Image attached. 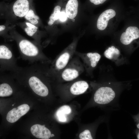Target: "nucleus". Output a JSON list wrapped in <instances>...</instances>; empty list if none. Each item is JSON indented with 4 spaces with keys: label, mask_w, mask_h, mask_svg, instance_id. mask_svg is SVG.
<instances>
[{
    "label": "nucleus",
    "mask_w": 139,
    "mask_h": 139,
    "mask_svg": "<svg viewBox=\"0 0 139 139\" xmlns=\"http://www.w3.org/2000/svg\"><path fill=\"white\" fill-rule=\"evenodd\" d=\"M9 31L10 38L16 42L22 59L32 64L38 63L50 64L51 59L43 53L37 44L24 38L11 28Z\"/></svg>",
    "instance_id": "1"
},
{
    "label": "nucleus",
    "mask_w": 139,
    "mask_h": 139,
    "mask_svg": "<svg viewBox=\"0 0 139 139\" xmlns=\"http://www.w3.org/2000/svg\"><path fill=\"white\" fill-rule=\"evenodd\" d=\"M76 43L73 42L52 61L48 71L51 79H55L74 57L76 52Z\"/></svg>",
    "instance_id": "2"
},
{
    "label": "nucleus",
    "mask_w": 139,
    "mask_h": 139,
    "mask_svg": "<svg viewBox=\"0 0 139 139\" xmlns=\"http://www.w3.org/2000/svg\"><path fill=\"white\" fill-rule=\"evenodd\" d=\"M19 67L11 47L6 44L0 45V72L12 73Z\"/></svg>",
    "instance_id": "3"
},
{
    "label": "nucleus",
    "mask_w": 139,
    "mask_h": 139,
    "mask_svg": "<svg viewBox=\"0 0 139 139\" xmlns=\"http://www.w3.org/2000/svg\"><path fill=\"white\" fill-rule=\"evenodd\" d=\"M75 56L72 58L55 79L60 81L70 82L78 78L83 69L79 57Z\"/></svg>",
    "instance_id": "4"
},
{
    "label": "nucleus",
    "mask_w": 139,
    "mask_h": 139,
    "mask_svg": "<svg viewBox=\"0 0 139 139\" xmlns=\"http://www.w3.org/2000/svg\"><path fill=\"white\" fill-rule=\"evenodd\" d=\"M115 94L111 88L102 87L98 89L95 92L94 99L97 103L104 105L110 103L114 98Z\"/></svg>",
    "instance_id": "5"
},
{
    "label": "nucleus",
    "mask_w": 139,
    "mask_h": 139,
    "mask_svg": "<svg viewBox=\"0 0 139 139\" xmlns=\"http://www.w3.org/2000/svg\"><path fill=\"white\" fill-rule=\"evenodd\" d=\"M33 0H16L10 6L13 14L19 18L24 17L32 4Z\"/></svg>",
    "instance_id": "6"
},
{
    "label": "nucleus",
    "mask_w": 139,
    "mask_h": 139,
    "mask_svg": "<svg viewBox=\"0 0 139 139\" xmlns=\"http://www.w3.org/2000/svg\"><path fill=\"white\" fill-rule=\"evenodd\" d=\"M14 77L10 73L0 72V97H6L11 95L13 90L7 81Z\"/></svg>",
    "instance_id": "7"
},
{
    "label": "nucleus",
    "mask_w": 139,
    "mask_h": 139,
    "mask_svg": "<svg viewBox=\"0 0 139 139\" xmlns=\"http://www.w3.org/2000/svg\"><path fill=\"white\" fill-rule=\"evenodd\" d=\"M30 109V107L27 104H24L21 105L8 112L6 116V120L10 123H15L25 114Z\"/></svg>",
    "instance_id": "8"
},
{
    "label": "nucleus",
    "mask_w": 139,
    "mask_h": 139,
    "mask_svg": "<svg viewBox=\"0 0 139 139\" xmlns=\"http://www.w3.org/2000/svg\"><path fill=\"white\" fill-rule=\"evenodd\" d=\"M139 37V30L136 27L130 26L126 30L125 32L123 33L120 37V41L123 44L128 45L134 40Z\"/></svg>",
    "instance_id": "9"
},
{
    "label": "nucleus",
    "mask_w": 139,
    "mask_h": 139,
    "mask_svg": "<svg viewBox=\"0 0 139 139\" xmlns=\"http://www.w3.org/2000/svg\"><path fill=\"white\" fill-rule=\"evenodd\" d=\"M116 15L115 11L112 9H108L103 12L98 19L97 26L98 29L103 30L106 28L109 20Z\"/></svg>",
    "instance_id": "10"
},
{
    "label": "nucleus",
    "mask_w": 139,
    "mask_h": 139,
    "mask_svg": "<svg viewBox=\"0 0 139 139\" xmlns=\"http://www.w3.org/2000/svg\"><path fill=\"white\" fill-rule=\"evenodd\" d=\"M30 131L32 135L38 138L49 139L51 137V132L45 125L35 124L31 127Z\"/></svg>",
    "instance_id": "11"
},
{
    "label": "nucleus",
    "mask_w": 139,
    "mask_h": 139,
    "mask_svg": "<svg viewBox=\"0 0 139 139\" xmlns=\"http://www.w3.org/2000/svg\"><path fill=\"white\" fill-rule=\"evenodd\" d=\"M89 87L87 82L84 81L78 80L73 82L69 88V91L72 94L77 95L84 93Z\"/></svg>",
    "instance_id": "12"
},
{
    "label": "nucleus",
    "mask_w": 139,
    "mask_h": 139,
    "mask_svg": "<svg viewBox=\"0 0 139 139\" xmlns=\"http://www.w3.org/2000/svg\"><path fill=\"white\" fill-rule=\"evenodd\" d=\"M75 55L83 58L85 64L86 65L89 64V66L92 68L96 66L97 63L101 58L100 55L96 53H89L85 55H83L76 52Z\"/></svg>",
    "instance_id": "13"
},
{
    "label": "nucleus",
    "mask_w": 139,
    "mask_h": 139,
    "mask_svg": "<svg viewBox=\"0 0 139 139\" xmlns=\"http://www.w3.org/2000/svg\"><path fill=\"white\" fill-rule=\"evenodd\" d=\"M78 2L77 0H68L66 6V13L70 19L74 18L78 12Z\"/></svg>",
    "instance_id": "14"
},
{
    "label": "nucleus",
    "mask_w": 139,
    "mask_h": 139,
    "mask_svg": "<svg viewBox=\"0 0 139 139\" xmlns=\"http://www.w3.org/2000/svg\"><path fill=\"white\" fill-rule=\"evenodd\" d=\"M71 111V108L68 106L65 105L60 107L56 112V116L58 120L61 122H66L67 120L66 115L70 113Z\"/></svg>",
    "instance_id": "15"
},
{
    "label": "nucleus",
    "mask_w": 139,
    "mask_h": 139,
    "mask_svg": "<svg viewBox=\"0 0 139 139\" xmlns=\"http://www.w3.org/2000/svg\"><path fill=\"white\" fill-rule=\"evenodd\" d=\"M20 24L27 34L35 39V35L37 32L38 27L28 21Z\"/></svg>",
    "instance_id": "16"
},
{
    "label": "nucleus",
    "mask_w": 139,
    "mask_h": 139,
    "mask_svg": "<svg viewBox=\"0 0 139 139\" xmlns=\"http://www.w3.org/2000/svg\"><path fill=\"white\" fill-rule=\"evenodd\" d=\"M24 17L28 21L33 25H36L38 23L39 18L35 13L32 4Z\"/></svg>",
    "instance_id": "17"
},
{
    "label": "nucleus",
    "mask_w": 139,
    "mask_h": 139,
    "mask_svg": "<svg viewBox=\"0 0 139 139\" xmlns=\"http://www.w3.org/2000/svg\"><path fill=\"white\" fill-rule=\"evenodd\" d=\"M60 10L61 7L59 5H57L55 7L53 13L49 17V20L48 22V25H52L55 21L59 19L61 12Z\"/></svg>",
    "instance_id": "18"
},
{
    "label": "nucleus",
    "mask_w": 139,
    "mask_h": 139,
    "mask_svg": "<svg viewBox=\"0 0 139 139\" xmlns=\"http://www.w3.org/2000/svg\"><path fill=\"white\" fill-rule=\"evenodd\" d=\"M104 55L107 58L111 59L113 57L114 55H118L120 54V51L117 48H116L114 46L109 47L104 52Z\"/></svg>",
    "instance_id": "19"
},
{
    "label": "nucleus",
    "mask_w": 139,
    "mask_h": 139,
    "mask_svg": "<svg viewBox=\"0 0 139 139\" xmlns=\"http://www.w3.org/2000/svg\"><path fill=\"white\" fill-rule=\"evenodd\" d=\"M8 23L0 25V36L3 37L5 39L10 38V36L7 33L11 28L8 26Z\"/></svg>",
    "instance_id": "20"
},
{
    "label": "nucleus",
    "mask_w": 139,
    "mask_h": 139,
    "mask_svg": "<svg viewBox=\"0 0 139 139\" xmlns=\"http://www.w3.org/2000/svg\"><path fill=\"white\" fill-rule=\"evenodd\" d=\"M79 137L80 139H93L90 131L88 129L85 130L80 133Z\"/></svg>",
    "instance_id": "21"
},
{
    "label": "nucleus",
    "mask_w": 139,
    "mask_h": 139,
    "mask_svg": "<svg viewBox=\"0 0 139 139\" xmlns=\"http://www.w3.org/2000/svg\"><path fill=\"white\" fill-rule=\"evenodd\" d=\"M8 6L3 3H0V16H4Z\"/></svg>",
    "instance_id": "22"
},
{
    "label": "nucleus",
    "mask_w": 139,
    "mask_h": 139,
    "mask_svg": "<svg viewBox=\"0 0 139 139\" xmlns=\"http://www.w3.org/2000/svg\"><path fill=\"white\" fill-rule=\"evenodd\" d=\"M67 17V15L65 12L62 11L60 12L59 19L61 21L63 22L65 21Z\"/></svg>",
    "instance_id": "23"
},
{
    "label": "nucleus",
    "mask_w": 139,
    "mask_h": 139,
    "mask_svg": "<svg viewBox=\"0 0 139 139\" xmlns=\"http://www.w3.org/2000/svg\"><path fill=\"white\" fill-rule=\"evenodd\" d=\"M106 0H90L91 2L95 5L102 4Z\"/></svg>",
    "instance_id": "24"
},
{
    "label": "nucleus",
    "mask_w": 139,
    "mask_h": 139,
    "mask_svg": "<svg viewBox=\"0 0 139 139\" xmlns=\"http://www.w3.org/2000/svg\"><path fill=\"white\" fill-rule=\"evenodd\" d=\"M55 136L53 134H51V137H53Z\"/></svg>",
    "instance_id": "25"
},
{
    "label": "nucleus",
    "mask_w": 139,
    "mask_h": 139,
    "mask_svg": "<svg viewBox=\"0 0 139 139\" xmlns=\"http://www.w3.org/2000/svg\"><path fill=\"white\" fill-rule=\"evenodd\" d=\"M137 127L138 128H139V124H137Z\"/></svg>",
    "instance_id": "26"
},
{
    "label": "nucleus",
    "mask_w": 139,
    "mask_h": 139,
    "mask_svg": "<svg viewBox=\"0 0 139 139\" xmlns=\"http://www.w3.org/2000/svg\"><path fill=\"white\" fill-rule=\"evenodd\" d=\"M139 134H138L137 135V138L138 139H139Z\"/></svg>",
    "instance_id": "27"
},
{
    "label": "nucleus",
    "mask_w": 139,
    "mask_h": 139,
    "mask_svg": "<svg viewBox=\"0 0 139 139\" xmlns=\"http://www.w3.org/2000/svg\"><path fill=\"white\" fill-rule=\"evenodd\" d=\"M14 104L12 105V106H13L14 105Z\"/></svg>",
    "instance_id": "28"
}]
</instances>
